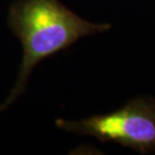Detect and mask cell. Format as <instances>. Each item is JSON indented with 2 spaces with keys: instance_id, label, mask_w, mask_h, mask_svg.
I'll return each mask as SVG.
<instances>
[{
  "instance_id": "obj_1",
  "label": "cell",
  "mask_w": 155,
  "mask_h": 155,
  "mask_svg": "<svg viewBox=\"0 0 155 155\" xmlns=\"http://www.w3.org/2000/svg\"><path fill=\"white\" fill-rule=\"evenodd\" d=\"M7 26L19 40L22 55L18 75L0 104V114L25 94L38 64L87 36L107 32L108 22L84 19L60 0H14L7 10Z\"/></svg>"
},
{
  "instance_id": "obj_2",
  "label": "cell",
  "mask_w": 155,
  "mask_h": 155,
  "mask_svg": "<svg viewBox=\"0 0 155 155\" xmlns=\"http://www.w3.org/2000/svg\"><path fill=\"white\" fill-rule=\"evenodd\" d=\"M54 124L70 134L90 136L139 153H155V100L147 96L132 99L110 113L79 120L58 118Z\"/></svg>"
}]
</instances>
